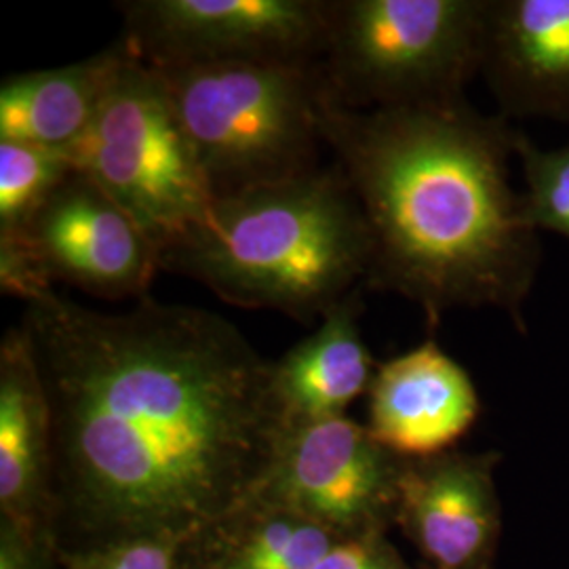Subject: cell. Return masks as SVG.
<instances>
[{
    "instance_id": "obj_1",
    "label": "cell",
    "mask_w": 569,
    "mask_h": 569,
    "mask_svg": "<svg viewBox=\"0 0 569 569\" xmlns=\"http://www.w3.org/2000/svg\"><path fill=\"white\" fill-rule=\"evenodd\" d=\"M53 418L58 552L159 538L186 569L258 496L287 432L274 363L224 317L142 298L28 302Z\"/></svg>"
},
{
    "instance_id": "obj_2",
    "label": "cell",
    "mask_w": 569,
    "mask_h": 569,
    "mask_svg": "<svg viewBox=\"0 0 569 569\" xmlns=\"http://www.w3.org/2000/svg\"><path fill=\"white\" fill-rule=\"evenodd\" d=\"M321 133L366 220L367 287L411 300L432 326L479 306L521 321L538 230L510 186L515 131L465 100L350 110L326 87Z\"/></svg>"
},
{
    "instance_id": "obj_3",
    "label": "cell",
    "mask_w": 569,
    "mask_h": 569,
    "mask_svg": "<svg viewBox=\"0 0 569 569\" xmlns=\"http://www.w3.org/2000/svg\"><path fill=\"white\" fill-rule=\"evenodd\" d=\"M161 270L203 283L228 305L308 323L367 287L371 241L333 164L213 201L201 224L161 251Z\"/></svg>"
},
{
    "instance_id": "obj_4",
    "label": "cell",
    "mask_w": 569,
    "mask_h": 569,
    "mask_svg": "<svg viewBox=\"0 0 569 569\" xmlns=\"http://www.w3.org/2000/svg\"><path fill=\"white\" fill-rule=\"evenodd\" d=\"M157 72L213 201L319 169V63L234 61Z\"/></svg>"
},
{
    "instance_id": "obj_5",
    "label": "cell",
    "mask_w": 569,
    "mask_h": 569,
    "mask_svg": "<svg viewBox=\"0 0 569 569\" xmlns=\"http://www.w3.org/2000/svg\"><path fill=\"white\" fill-rule=\"evenodd\" d=\"M491 0H327L321 72L350 110L465 100L481 68Z\"/></svg>"
},
{
    "instance_id": "obj_6",
    "label": "cell",
    "mask_w": 569,
    "mask_h": 569,
    "mask_svg": "<svg viewBox=\"0 0 569 569\" xmlns=\"http://www.w3.org/2000/svg\"><path fill=\"white\" fill-rule=\"evenodd\" d=\"M63 157L121 204L159 253L201 224L213 204L161 74L131 51L96 119Z\"/></svg>"
},
{
    "instance_id": "obj_7",
    "label": "cell",
    "mask_w": 569,
    "mask_h": 569,
    "mask_svg": "<svg viewBox=\"0 0 569 569\" xmlns=\"http://www.w3.org/2000/svg\"><path fill=\"white\" fill-rule=\"evenodd\" d=\"M121 41L150 68L321 63L327 0H129Z\"/></svg>"
},
{
    "instance_id": "obj_8",
    "label": "cell",
    "mask_w": 569,
    "mask_h": 569,
    "mask_svg": "<svg viewBox=\"0 0 569 569\" xmlns=\"http://www.w3.org/2000/svg\"><path fill=\"white\" fill-rule=\"evenodd\" d=\"M406 460L346 416L287 428L253 502L315 519L342 538L380 533Z\"/></svg>"
},
{
    "instance_id": "obj_9",
    "label": "cell",
    "mask_w": 569,
    "mask_h": 569,
    "mask_svg": "<svg viewBox=\"0 0 569 569\" xmlns=\"http://www.w3.org/2000/svg\"><path fill=\"white\" fill-rule=\"evenodd\" d=\"M18 237L49 283L106 298H146L161 253L136 220L81 171L44 201Z\"/></svg>"
},
{
    "instance_id": "obj_10",
    "label": "cell",
    "mask_w": 569,
    "mask_h": 569,
    "mask_svg": "<svg viewBox=\"0 0 569 569\" xmlns=\"http://www.w3.org/2000/svg\"><path fill=\"white\" fill-rule=\"evenodd\" d=\"M0 521L58 550L53 418L21 323L0 342Z\"/></svg>"
},
{
    "instance_id": "obj_11",
    "label": "cell",
    "mask_w": 569,
    "mask_h": 569,
    "mask_svg": "<svg viewBox=\"0 0 569 569\" xmlns=\"http://www.w3.org/2000/svg\"><path fill=\"white\" fill-rule=\"evenodd\" d=\"M479 413L467 371L432 340L388 361L369 387V432L403 460L453 446Z\"/></svg>"
},
{
    "instance_id": "obj_12",
    "label": "cell",
    "mask_w": 569,
    "mask_h": 569,
    "mask_svg": "<svg viewBox=\"0 0 569 569\" xmlns=\"http://www.w3.org/2000/svg\"><path fill=\"white\" fill-rule=\"evenodd\" d=\"M395 515L437 569L477 568L496 528L491 465L460 453L406 460Z\"/></svg>"
},
{
    "instance_id": "obj_13",
    "label": "cell",
    "mask_w": 569,
    "mask_h": 569,
    "mask_svg": "<svg viewBox=\"0 0 569 569\" xmlns=\"http://www.w3.org/2000/svg\"><path fill=\"white\" fill-rule=\"evenodd\" d=\"M481 68L510 112L569 119V0H491Z\"/></svg>"
},
{
    "instance_id": "obj_14",
    "label": "cell",
    "mask_w": 569,
    "mask_h": 569,
    "mask_svg": "<svg viewBox=\"0 0 569 569\" xmlns=\"http://www.w3.org/2000/svg\"><path fill=\"white\" fill-rule=\"evenodd\" d=\"M122 41L61 68L9 74L0 84V140L66 152L81 140L127 60Z\"/></svg>"
},
{
    "instance_id": "obj_15",
    "label": "cell",
    "mask_w": 569,
    "mask_h": 569,
    "mask_svg": "<svg viewBox=\"0 0 569 569\" xmlns=\"http://www.w3.org/2000/svg\"><path fill=\"white\" fill-rule=\"evenodd\" d=\"M361 308L359 293L350 296L274 361V392L287 427L346 416V407L369 392L376 373L359 329Z\"/></svg>"
},
{
    "instance_id": "obj_16",
    "label": "cell",
    "mask_w": 569,
    "mask_h": 569,
    "mask_svg": "<svg viewBox=\"0 0 569 569\" xmlns=\"http://www.w3.org/2000/svg\"><path fill=\"white\" fill-rule=\"evenodd\" d=\"M342 540L305 515L251 502L186 569H315Z\"/></svg>"
},
{
    "instance_id": "obj_17",
    "label": "cell",
    "mask_w": 569,
    "mask_h": 569,
    "mask_svg": "<svg viewBox=\"0 0 569 569\" xmlns=\"http://www.w3.org/2000/svg\"><path fill=\"white\" fill-rule=\"evenodd\" d=\"M72 169L58 150L0 140V237L20 234Z\"/></svg>"
},
{
    "instance_id": "obj_18",
    "label": "cell",
    "mask_w": 569,
    "mask_h": 569,
    "mask_svg": "<svg viewBox=\"0 0 569 569\" xmlns=\"http://www.w3.org/2000/svg\"><path fill=\"white\" fill-rule=\"evenodd\" d=\"M515 154L526 173V211L536 230H552L569 239V142L540 150L517 133Z\"/></svg>"
},
{
    "instance_id": "obj_19",
    "label": "cell",
    "mask_w": 569,
    "mask_h": 569,
    "mask_svg": "<svg viewBox=\"0 0 569 569\" xmlns=\"http://www.w3.org/2000/svg\"><path fill=\"white\" fill-rule=\"evenodd\" d=\"M61 569H180L182 550L159 538H131L100 549L58 552Z\"/></svg>"
},
{
    "instance_id": "obj_20",
    "label": "cell",
    "mask_w": 569,
    "mask_h": 569,
    "mask_svg": "<svg viewBox=\"0 0 569 569\" xmlns=\"http://www.w3.org/2000/svg\"><path fill=\"white\" fill-rule=\"evenodd\" d=\"M315 569H407L380 533L355 536L338 542Z\"/></svg>"
},
{
    "instance_id": "obj_21",
    "label": "cell",
    "mask_w": 569,
    "mask_h": 569,
    "mask_svg": "<svg viewBox=\"0 0 569 569\" xmlns=\"http://www.w3.org/2000/svg\"><path fill=\"white\" fill-rule=\"evenodd\" d=\"M0 569H61L58 550L39 545L0 521Z\"/></svg>"
}]
</instances>
